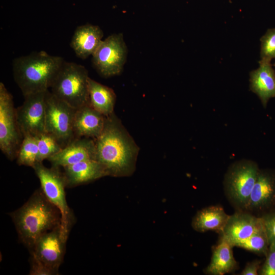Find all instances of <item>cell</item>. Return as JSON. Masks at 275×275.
I'll return each mask as SVG.
<instances>
[{"instance_id": "7", "label": "cell", "mask_w": 275, "mask_h": 275, "mask_svg": "<svg viewBox=\"0 0 275 275\" xmlns=\"http://www.w3.org/2000/svg\"><path fill=\"white\" fill-rule=\"evenodd\" d=\"M76 110L48 90L46 91L45 131L52 135L62 148L76 139L73 127Z\"/></svg>"}, {"instance_id": "26", "label": "cell", "mask_w": 275, "mask_h": 275, "mask_svg": "<svg viewBox=\"0 0 275 275\" xmlns=\"http://www.w3.org/2000/svg\"><path fill=\"white\" fill-rule=\"evenodd\" d=\"M261 275H275V244H270L266 259L259 272Z\"/></svg>"}, {"instance_id": "16", "label": "cell", "mask_w": 275, "mask_h": 275, "mask_svg": "<svg viewBox=\"0 0 275 275\" xmlns=\"http://www.w3.org/2000/svg\"><path fill=\"white\" fill-rule=\"evenodd\" d=\"M103 32L98 25L87 23L78 26L71 38L70 46L82 60L92 56L103 40Z\"/></svg>"}, {"instance_id": "20", "label": "cell", "mask_w": 275, "mask_h": 275, "mask_svg": "<svg viewBox=\"0 0 275 275\" xmlns=\"http://www.w3.org/2000/svg\"><path fill=\"white\" fill-rule=\"evenodd\" d=\"M229 216L222 207L210 206L197 212L193 219L191 226L199 232L214 231L221 234Z\"/></svg>"}, {"instance_id": "14", "label": "cell", "mask_w": 275, "mask_h": 275, "mask_svg": "<svg viewBox=\"0 0 275 275\" xmlns=\"http://www.w3.org/2000/svg\"><path fill=\"white\" fill-rule=\"evenodd\" d=\"M275 205V173L260 170L246 211H261Z\"/></svg>"}, {"instance_id": "3", "label": "cell", "mask_w": 275, "mask_h": 275, "mask_svg": "<svg viewBox=\"0 0 275 275\" xmlns=\"http://www.w3.org/2000/svg\"><path fill=\"white\" fill-rule=\"evenodd\" d=\"M64 60L44 51L14 59V79L23 96L44 92L50 88Z\"/></svg>"}, {"instance_id": "5", "label": "cell", "mask_w": 275, "mask_h": 275, "mask_svg": "<svg viewBox=\"0 0 275 275\" xmlns=\"http://www.w3.org/2000/svg\"><path fill=\"white\" fill-rule=\"evenodd\" d=\"M59 168L52 166L47 168L43 162H37L32 168L39 179L40 188L44 195L60 211L62 229L69 236L75 218L66 201V182L63 172Z\"/></svg>"}, {"instance_id": "4", "label": "cell", "mask_w": 275, "mask_h": 275, "mask_svg": "<svg viewBox=\"0 0 275 275\" xmlns=\"http://www.w3.org/2000/svg\"><path fill=\"white\" fill-rule=\"evenodd\" d=\"M88 71L85 66L64 61L51 86V92L75 109L89 104Z\"/></svg>"}, {"instance_id": "11", "label": "cell", "mask_w": 275, "mask_h": 275, "mask_svg": "<svg viewBox=\"0 0 275 275\" xmlns=\"http://www.w3.org/2000/svg\"><path fill=\"white\" fill-rule=\"evenodd\" d=\"M68 237L61 224L40 236L30 252V254L59 274Z\"/></svg>"}, {"instance_id": "28", "label": "cell", "mask_w": 275, "mask_h": 275, "mask_svg": "<svg viewBox=\"0 0 275 275\" xmlns=\"http://www.w3.org/2000/svg\"><path fill=\"white\" fill-rule=\"evenodd\" d=\"M269 244H275V212L262 216Z\"/></svg>"}, {"instance_id": "30", "label": "cell", "mask_w": 275, "mask_h": 275, "mask_svg": "<svg viewBox=\"0 0 275 275\" xmlns=\"http://www.w3.org/2000/svg\"><path fill=\"white\" fill-rule=\"evenodd\" d=\"M274 66H275V64H274Z\"/></svg>"}, {"instance_id": "27", "label": "cell", "mask_w": 275, "mask_h": 275, "mask_svg": "<svg viewBox=\"0 0 275 275\" xmlns=\"http://www.w3.org/2000/svg\"><path fill=\"white\" fill-rule=\"evenodd\" d=\"M30 275H57L55 271L48 267L35 257L31 255Z\"/></svg>"}, {"instance_id": "12", "label": "cell", "mask_w": 275, "mask_h": 275, "mask_svg": "<svg viewBox=\"0 0 275 275\" xmlns=\"http://www.w3.org/2000/svg\"><path fill=\"white\" fill-rule=\"evenodd\" d=\"M264 228L262 217H257L245 211L239 210L229 216L221 237L232 245Z\"/></svg>"}, {"instance_id": "22", "label": "cell", "mask_w": 275, "mask_h": 275, "mask_svg": "<svg viewBox=\"0 0 275 275\" xmlns=\"http://www.w3.org/2000/svg\"><path fill=\"white\" fill-rule=\"evenodd\" d=\"M38 147L37 137L25 135L20 147L17 158V163L32 168L37 162Z\"/></svg>"}, {"instance_id": "24", "label": "cell", "mask_w": 275, "mask_h": 275, "mask_svg": "<svg viewBox=\"0 0 275 275\" xmlns=\"http://www.w3.org/2000/svg\"><path fill=\"white\" fill-rule=\"evenodd\" d=\"M38 147L37 162H43L45 159L56 154L62 149L57 140L46 132L37 136Z\"/></svg>"}, {"instance_id": "13", "label": "cell", "mask_w": 275, "mask_h": 275, "mask_svg": "<svg viewBox=\"0 0 275 275\" xmlns=\"http://www.w3.org/2000/svg\"><path fill=\"white\" fill-rule=\"evenodd\" d=\"M94 140L88 138H76L47 160L52 166L65 167L78 162L95 158Z\"/></svg>"}, {"instance_id": "21", "label": "cell", "mask_w": 275, "mask_h": 275, "mask_svg": "<svg viewBox=\"0 0 275 275\" xmlns=\"http://www.w3.org/2000/svg\"><path fill=\"white\" fill-rule=\"evenodd\" d=\"M89 104L105 116L114 112L116 95L114 90L89 77Z\"/></svg>"}, {"instance_id": "29", "label": "cell", "mask_w": 275, "mask_h": 275, "mask_svg": "<svg viewBox=\"0 0 275 275\" xmlns=\"http://www.w3.org/2000/svg\"><path fill=\"white\" fill-rule=\"evenodd\" d=\"M261 261L254 260L246 264L244 269L241 272V275H257L260 268Z\"/></svg>"}, {"instance_id": "6", "label": "cell", "mask_w": 275, "mask_h": 275, "mask_svg": "<svg viewBox=\"0 0 275 275\" xmlns=\"http://www.w3.org/2000/svg\"><path fill=\"white\" fill-rule=\"evenodd\" d=\"M260 170L256 162L248 159L236 161L229 168L224 178V189L239 210L246 211Z\"/></svg>"}, {"instance_id": "8", "label": "cell", "mask_w": 275, "mask_h": 275, "mask_svg": "<svg viewBox=\"0 0 275 275\" xmlns=\"http://www.w3.org/2000/svg\"><path fill=\"white\" fill-rule=\"evenodd\" d=\"M23 139L12 95L1 82L0 149L8 159H16Z\"/></svg>"}, {"instance_id": "9", "label": "cell", "mask_w": 275, "mask_h": 275, "mask_svg": "<svg viewBox=\"0 0 275 275\" xmlns=\"http://www.w3.org/2000/svg\"><path fill=\"white\" fill-rule=\"evenodd\" d=\"M92 56L94 67L103 77L121 73L127 56L122 34H112L103 40Z\"/></svg>"}, {"instance_id": "18", "label": "cell", "mask_w": 275, "mask_h": 275, "mask_svg": "<svg viewBox=\"0 0 275 275\" xmlns=\"http://www.w3.org/2000/svg\"><path fill=\"white\" fill-rule=\"evenodd\" d=\"M250 89L257 95L264 107L275 97V71L270 61L261 60L258 69L250 73Z\"/></svg>"}, {"instance_id": "10", "label": "cell", "mask_w": 275, "mask_h": 275, "mask_svg": "<svg viewBox=\"0 0 275 275\" xmlns=\"http://www.w3.org/2000/svg\"><path fill=\"white\" fill-rule=\"evenodd\" d=\"M47 91L24 96L22 104L16 108L17 118L23 136L31 135L37 137L46 132L45 95Z\"/></svg>"}, {"instance_id": "2", "label": "cell", "mask_w": 275, "mask_h": 275, "mask_svg": "<svg viewBox=\"0 0 275 275\" xmlns=\"http://www.w3.org/2000/svg\"><path fill=\"white\" fill-rule=\"evenodd\" d=\"M9 215L19 240L30 252L40 236L61 224L60 211L47 199L41 188Z\"/></svg>"}, {"instance_id": "25", "label": "cell", "mask_w": 275, "mask_h": 275, "mask_svg": "<svg viewBox=\"0 0 275 275\" xmlns=\"http://www.w3.org/2000/svg\"><path fill=\"white\" fill-rule=\"evenodd\" d=\"M260 41L261 59L271 61L275 58V28L268 30Z\"/></svg>"}, {"instance_id": "15", "label": "cell", "mask_w": 275, "mask_h": 275, "mask_svg": "<svg viewBox=\"0 0 275 275\" xmlns=\"http://www.w3.org/2000/svg\"><path fill=\"white\" fill-rule=\"evenodd\" d=\"M105 120V116L89 104L76 109L73 124L75 137L97 139L103 130Z\"/></svg>"}, {"instance_id": "23", "label": "cell", "mask_w": 275, "mask_h": 275, "mask_svg": "<svg viewBox=\"0 0 275 275\" xmlns=\"http://www.w3.org/2000/svg\"><path fill=\"white\" fill-rule=\"evenodd\" d=\"M232 245L266 256L269 244L264 228L244 240L233 243Z\"/></svg>"}, {"instance_id": "17", "label": "cell", "mask_w": 275, "mask_h": 275, "mask_svg": "<svg viewBox=\"0 0 275 275\" xmlns=\"http://www.w3.org/2000/svg\"><path fill=\"white\" fill-rule=\"evenodd\" d=\"M64 169L66 187H73L107 176L103 166L92 159L65 167Z\"/></svg>"}, {"instance_id": "1", "label": "cell", "mask_w": 275, "mask_h": 275, "mask_svg": "<svg viewBox=\"0 0 275 275\" xmlns=\"http://www.w3.org/2000/svg\"><path fill=\"white\" fill-rule=\"evenodd\" d=\"M94 141L95 160L103 166L107 176L133 174L139 148L114 112L105 116L103 130Z\"/></svg>"}, {"instance_id": "19", "label": "cell", "mask_w": 275, "mask_h": 275, "mask_svg": "<svg viewBox=\"0 0 275 275\" xmlns=\"http://www.w3.org/2000/svg\"><path fill=\"white\" fill-rule=\"evenodd\" d=\"M233 247L221 237L213 249L210 262L204 272L210 275H224L234 271L237 264L233 256Z\"/></svg>"}]
</instances>
